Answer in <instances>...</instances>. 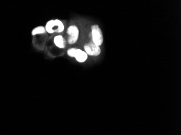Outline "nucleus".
<instances>
[{
    "instance_id": "1",
    "label": "nucleus",
    "mask_w": 181,
    "mask_h": 135,
    "mask_svg": "<svg viewBox=\"0 0 181 135\" xmlns=\"http://www.w3.org/2000/svg\"><path fill=\"white\" fill-rule=\"evenodd\" d=\"M65 29L63 23L58 19L51 20L47 22L45 29L47 32L50 34H53L54 32L60 33L63 32Z\"/></svg>"
},
{
    "instance_id": "4",
    "label": "nucleus",
    "mask_w": 181,
    "mask_h": 135,
    "mask_svg": "<svg viewBox=\"0 0 181 135\" xmlns=\"http://www.w3.org/2000/svg\"><path fill=\"white\" fill-rule=\"evenodd\" d=\"M67 34H68V42L71 44L75 43L78 41L79 31L78 27L76 26H71L67 29Z\"/></svg>"
},
{
    "instance_id": "7",
    "label": "nucleus",
    "mask_w": 181,
    "mask_h": 135,
    "mask_svg": "<svg viewBox=\"0 0 181 135\" xmlns=\"http://www.w3.org/2000/svg\"><path fill=\"white\" fill-rule=\"evenodd\" d=\"M46 32L45 27H44L42 26H39L34 28V29L32 30V34L33 35H35L37 34H45Z\"/></svg>"
},
{
    "instance_id": "3",
    "label": "nucleus",
    "mask_w": 181,
    "mask_h": 135,
    "mask_svg": "<svg viewBox=\"0 0 181 135\" xmlns=\"http://www.w3.org/2000/svg\"><path fill=\"white\" fill-rule=\"evenodd\" d=\"M67 54L70 57L76 58V60L79 63L85 62L88 58V54L86 53L85 52L80 49H70L68 50Z\"/></svg>"
},
{
    "instance_id": "2",
    "label": "nucleus",
    "mask_w": 181,
    "mask_h": 135,
    "mask_svg": "<svg viewBox=\"0 0 181 135\" xmlns=\"http://www.w3.org/2000/svg\"><path fill=\"white\" fill-rule=\"evenodd\" d=\"M91 30L93 43L99 47L102 46L103 43V35L99 26L97 24L92 26Z\"/></svg>"
},
{
    "instance_id": "6",
    "label": "nucleus",
    "mask_w": 181,
    "mask_h": 135,
    "mask_svg": "<svg viewBox=\"0 0 181 135\" xmlns=\"http://www.w3.org/2000/svg\"><path fill=\"white\" fill-rule=\"evenodd\" d=\"M54 42L56 46L59 48H64L66 47V40L61 35H58L54 38Z\"/></svg>"
},
{
    "instance_id": "5",
    "label": "nucleus",
    "mask_w": 181,
    "mask_h": 135,
    "mask_svg": "<svg viewBox=\"0 0 181 135\" xmlns=\"http://www.w3.org/2000/svg\"><path fill=\"white\" fill-rule=\"evenodd\" d=\"M84 49L88 55L97 56L101 53V49L99 46L96 45L93 42H90L85 45Z\"/></svg>"
}]
</instances>
